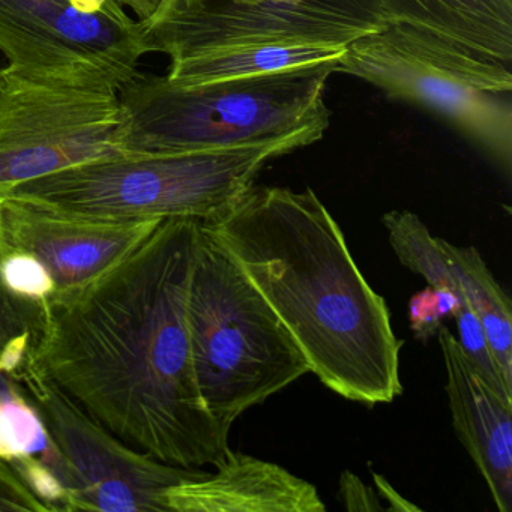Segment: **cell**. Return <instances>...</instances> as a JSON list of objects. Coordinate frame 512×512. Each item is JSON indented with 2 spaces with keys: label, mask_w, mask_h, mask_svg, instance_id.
<instances>
[{
  "label": "cell",
  "mask_w": 512,
  "mask_h": 512,
  "mask_svg": "<svg viewBox=\"0 0 512 512\" xmlns=\"http://www.w3.org/2000/svg\"><path fill=\"white\" fill-rule=\"evenodd\" d=\"M199 224L167 218L112 268L53 296L28 356L119 439L187 469L215 467L230 449L191 359L187 295Z\"/></svg>",
  "instance_id": "obj_1"
},
{
  "label": "cell",
  "mask_w": 512,
  "mask_h": 512,
  "mask_svg": "<svg viewBox=\"0 0 512 512\" xmlns=\"http://www.w3.org/2000/svg\"><path fill=\"white\" fill-rule=\"evenodd\" d=\"M200 223L268 302L326 388L370 407L403 394V341L388 305L311 188L253 185Z\"/></svg>",
  "instance_id": "obj_2"
},
{
  "label": "cell",
  "mask_w": 512,
  "mask_h": 512,
  "mask_svg": "<svg viewBox=\"0 0 512 512\" xmlns=\"http://www.w3.org/2000/svg\"><path fill=\"white\" fill-rule=\"evenodd\" d=\"M338 61L223 82L178 85L139 73L118 92L122 154H179L323 139L331 124L326 85Z\"/></svg>",
  "instance_id": "obj_3"
},
{
  "label": "cell",
  "mask_w": 512,
  "mask_h": 512,
  "mask_svg": "<svg viewBox=\"0 0 512 512\" xmlns=\"http://www.w3.org/2000/svg\"><path fill=\"white\" fill-rule=\"evenodd\" d=\"M307 136L179 154H118L68 167L5 197L104 220H208L251 190L275 158L313 145Z\"/></svg>",
  "instance_id": "obj_4"
},
{
  "label": "cell",
  "mask_w": 512,
  "mask_h": 512,
  "mask_svg": "<svg viewBox=\"0 0 512 512\" xmlns=\"http://www.w3.org/2000/svg\"><path fill=\"white\" fill-rule=\"evenodd\" d=\"M187 322L200 397L227 436L242 413L310 373L286 326L202 223Z\"/></svg>",
  "instance_id": "obj_5"
},
{
  "label": "cell",
  "mask_w": 512,
  "mask_h": 512,
  "mask_svg": "<svg viewBox=\"0 0 512 512\" xmlns=\"http://www.w3.org/2000/svg\"><path fill=\"white\" fill-rule=\"evenodd\" d=\"M337 73L445 119L500 166L511 169L509 64L404 23H385L347 44Z\"/></svg>",
  "instance_id": "obj_6"
},
{
  "label": "cell",
  "mask_w": 512,
  "mask_h": 512,
  "mask_svg": "<svg viewBox=\"0 0 512 512\" xmlns=\"http://www.w3.org/2000/svg\"><path fill=\"white\" fill-rule=\"evenodd\" d=\"M0 53L11 79L118 94L151 52L115 0H0Z\"/></svg>",
  "instance_id": "obj_7"
},
{
  "label": "cell",
  "mask_w": 512,
  "mask_h": 512,
  "mask_svg": "<svg viewBox=\"0 0 512 512\" xmlns=\"http://www.w3.org/2000/svg\"><path fill=\"white\" fill-rule=\"evenodd\" d=\"M11 379L38 407L61 454L68 512H170L166 491L208 473L137 451L95 421L29 361Z\"/></svg>",
  "instance_id": "obj_8"
},
{
  "label": "cell",
  "mask_w": 512,
  "mask_h": 512,
  "mask_svg": "<svg viewBox=\"0 0 512 512\" xmlns=\"http://www.w3.org/2000/svg\"><path fill=\"white\" fill-rule=\"evenodd\" d=\"M116 92L61 88L0 73V197L68 167L122 154Z\"/></svg>",
  "instance_id": "obj_9"
},
{
  "label": "cell",
  "mask_w": 512,
  "mask_h": 512,
  "mask_svg": "<svg viewBox=\"0 0 512 512\" xmlns=\"http://www.w3.org/2000/svg\"><path fill=\"white\" fill-rule=\"evenodd\" d=\"M161 221L80 217L0 197L2 247L37 259L49 272L55 295L77 289L112 268Z\"/></svg>",
  "instance_id": "obj_10"
},
{
  "label": "cell",
  "mask_w": 512,
  "mask_h": 512,
  "mask_svg": "<svg viewBox=\"0 0 512 512\" xmlns=\"http://www.w3.org/2000/svg\"><path fill=\"white\" fill-rule=\"evenodd\" d=\"M379 26L331 8H242L194 2L146 29L149 52L170 61L224 47L263 43L347 46Z\"/></svg>",
  "instance_id": "obj_11"
},
{
  "label": "cell",
  "mask_w": 512,
  "mask_h": 512,
  "mask_svg": "<svg viewBox=\"0 0 512 512\" xmlns=\"http://www.w3.org/2000/svg\"><path fill=\"white\" fill-rule=\"evenodd\" d=\"M452 427L484 478L500 512L512 509V403L476 373L446 326L437 331Z\"/></svg>",
  "instance_id": "obj_12"
},
{
  "label": "cell",
  "mask_w": 512,
  "mask_h": 512,
  "mask_svg": "<svg viewBox=\"0 0 512 512\" xmlns=\"http://www.w3.org/2000/svg\"><path fill=\"white\" fill-rule=\"evenodd\" d=\"M215 473L164 494L170 512H325L319 491L278 464L229 449Z\"/></svg>",
  "instance_id": "obj_13"
},
{
  "label": "cell",
  "mask_w": 512,
  "mask_h": 512,
  "mask_svg": "<svg viewBox=\"0 0 512 512\" xmlns=\"http://www.w3.org/2000/svg\"><path fill=\"white\" fill-rule=\"evenodd\" d=\"M383 23H404L461 49L512 62V0H379Z\"/></svg>",
  "instance_id": "obj_14"
},
{
  "label": "cell",
  "mask_w": 512,
  "mask_h": 512,
  "mask_svg": "<svg viewBox=\"0 0 512 512\" xmlns=\"http://www.w3.org/2000/svg\"><path fill=\"white\" fill-rule=\"evenodd\" d=\"M347 46L322 43H263L224 47L170 61L166 77L178 85L223 82L338 61Z\"/></svg>",
  "instance_id": "obj_15"
},
{
  "label": "cell",
  "mask_w": 512,
  "mask_h": 512,
  "mask_svg": "<svg viewBox=\"0 0 512 512\" xmlns=\"http://www.w3.org/2000/svg\"><path fill=\"white\" fill-rule=\"evenodd\" d=\"M439 247L484 329L491 355L512 391L511 301L475 247H457L439 238Z\"/></svg>",
  "instance_id": "obj_16"
},
{
  "label": "cell",
  "mask_w": 512,
  "mask_h": 512,
  "mask_svg": "<svg viewBox=\"0 0 512 512\" xmlns=\"http://www.w3.org/2000/svg\"><path fill=\"white\" fill-rule=\"evenodd\" d=\"M0 460L11 467L40 460L58 469L65 478L61 454L40 410L7 374H0Z\"/></svg>",
  "instance_id": "obj_17"
},
{
  "label": "cell",
  "mask_w": 512,
  "mask_h": 512,
  "mask_svg": "<svg viewBox=\"0 0 512 512\" xmlns=\"http://www.w3.org/2000/svg\"><path fill=\"white\" fill-rule=\"evenodd\" d=\"M40 322V310L11 295L0 278V374L19 373L28 361Z\"/></svg>",
  "instance_id": "obj_18"
},
{
  "label": "cell",
  "mask_w": 512,
  "mask_h": 512,
  "mask_svg": "<svg viewBox=\"0 0 512 512\" xmlns=\"http://www.w3.org/2000/svg\"><path fill=\"white\" fill-rule=\"evenodd\" d=\"M0 278L11 295L37 308L40 313L55 295L49 272L37 259L23 251L2 247Z\"/></svg>",
  "instance_id": "obj_19"
},
{
  "label": "cell",
  "mask_w": 512,
  "mask_h": 512,
  "mask_svg": "<svg viewBox=\"0 0 512 512\" xmlns=\"http://www.w3.org/2000/svg\"><path fill=\"white\" fill-rule=\"evenodd\" d=\"M50 512L49 508L23 484L13 467L0 460V512Z\"/></svg>",
  "instance_id": "obj_20"
},
{
  "label": "cell",
  "mask_w": 512,
  "mask_h": 512,
  "mask_svg": "<svg viewBox=\"0 0 512 512\" xmlns=\"http://www.w3.org/2000/svg\"><path fill=\"white\" fill-rule=\"evenodd\" d=\"M409 322L415 337L424 343L437 334L442 326L443 317L437 307L433 287H425L412 296L409 302Z\"/></svg>",
  "instance_id": "obj_21"
},
{
  "label": "cell",
  "mask_w": 512,
  "mask_h": 512,
  "mask_svg": "<svg viewBox=\"0 0 512 512\" xmlns=\"http://www.w3.org/2000/svg\"><path fill=\"white\" fill-rule=\"evenodd\" d=\"M115 2L125 11H131L136 16L137 22L148 29L155 23L190 7L196 0H115Z\"/></svg>",
  "instance_id": "obj_22"
},
{
  "label": "cell",
  "mask_w": 512,
  "mask_h": 512,
  "mask_svg": "<svg viewBox=\"0 0 512 512\" xmlns=\"http://www.w3.org/2000/svg\"><path fill=\"white\" fill-rule=\"evenodd\" d=\"M340 493L347 509H356V511L358 509H365V511L379 509L374 505L376 499H374L373 493L367 490V487L359 481V478H356L350 472H344L341 475Z\"/></svg>",
  "instance_id": "obj_23"
},
{
  "label": "cell",
  "mask_w": 512,
  "mask_h": 512,
  "mask_svg": "<svg viewBox=\"0 0 512 512\" xmlns=\"http://www.w3.org/2000/svg\"><path fill=\"white\" fill-rule=\"evenodd\" d=\"M196 2L232 5V7L242 8H302L310 7V5H320V7L335 10L331 5L326 4L325 0H196Z\"/></svg>",
  "instance_id": "obj_24"
},
{
  "label": "cell",
  "mask_w": 512,
  "mask_h": 512,
  "mask_svg": "<svg viewBox=\"0 0 512 512\" xmlns=\"http://www.w3.org/2000/svg\"><path fill=\"white\" fill-rule=\"evenodd\" d=\"M374 481H376L377 487L382 491L383 496L392 503V508L391 505H389L388 509H400V511H403V509L404 511H406V509H419L418 506L412 505V503H406L403 497L398 496L394 488H392L382 476L374 475Z\"/></svg>",
  "instance_id": "obj_25"
}]
</instances>
